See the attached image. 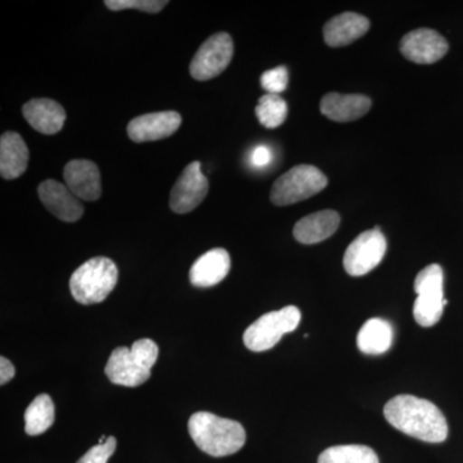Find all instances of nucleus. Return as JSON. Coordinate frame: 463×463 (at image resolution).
Returning a JSON list of instances; mask_svg holds the SVG:
<instances>
[{
  "mask_svg": "<svg viewBox=\"0 0 463 463\" xmlns=\"http://www.w3.org/2000/svg\"><path fill=\"white\" fill-rule=\"evenodd\" d=\"M383 414L392 428L426 443H443L448 437L446 417L426 399L398 395L386 403Z\"/></svg>",
  "mask_w": 463,
  "mask_h": 463,
  "instance_id": "obj_1",
  "label": "nucleus"
},
{
  "mask_svg": "<svg viewBox=\"0 0 463 463\" xmlns=\"http://www.w3.org/2000/svg\"><path fill=\"white\" fill-rule=\"evenodd\" d=\"M188 431L196 446L213 457L234 455L246 443L245 429L240 422L209 412L192 414Z\"/></svg>",
  "mask_w": 463,
  "mask_h": 463,
  "instance_id": "obj_2",
  "label": "nucleus"
},
{
  "mask_svg": "<svg viewBox=\"0 0 463 463\" xmlns=\"http://www.w3.org/2000/svg\"><path fill=\"white\" fill-rule=\"evenodd\" d=\"M118 279V267L111 259L97 257L85 261L70 279V291L83 306L102 303Z\"/></svg>",
  "mask_w": 463,
  "mask_h": 463,
  "instance_id": "obj_3",
  "label": "nucleus"
},
{
  "mask_svg": "<svg viewBox=\"0 0 463 463\" xmlns=\"http://www.w3.org/2000/svg\"><path fill=\"white\" fill-rule=\"evenodd\" d=\"M444 273L440 265L431 264L423 268L414 279L413 316L422 327H432L440 321L448 300L444 298Z\"/></svg>",
  "mask_w": 463,
  "mask_h": 463,
  "instance_id": "obj_4",
  "label": "nucleus"
},
{
  "mask_svg": "<svg viewBox=\"0 0 463 463\" xmlns=\"http://www.w3.org/2000/svg\"><path fill=\"white\" fill-rule=\"evenodd\" d=\"M328 179L313 165H298L279 176L270 191V201L277 206L300 203L327 187Z\"/></svg>",
  "mask_w": 463,
  "mask_h": 463,
  "instance_id": "obj_5",
  "label": "nucleus"
},
{
  "mask_svg": "<svg viewBox=\"0 0 463 463\" xmlns=\"http://www.w3.org/2000/svg\"><path fill=\"white\" fill-rule=\"evenodd\" d=\"M300 321V310L294 306L267 313L245 331L243 343L252 352H265L272 349L281 341L283 335L297 330Z\"/></svg>",
  "mask_w": 463,
  "mask_h": 463,
  "instance_id": "obj_6",
  "label": "nucleus"
},
{
  "mask_svg": "<svg viewBox=\"0 0 463 463\" xmlns=\"http://www.w3.org/2000/svg\"><path fill=\"white\" fill-rule=\"evenodd\" d=\"M388 249L385 236L379 225L371 231H365L346 249L344 255V268L353 277H361L370 273L383 261Z\"/></svg>",
  "mask_w": 463,
  "mask_h": 463,
  "instance_id": "obj_7",
  "label": "nucleus"
},
{
  "mask_svg": "<svg viewBox=\"0 0 463 463\" xmlns=\"http://www.w3.org/2000/svg\"><path fill=\"white\" fill-rule=\"evenodd\" d=\"M233 53V41L230 33H214L194 54L190 65L192 78L199 81L212 80L230 66Z\"/></svg>",
  "mask_w": 463,
  "mask_h": 463,
  "instance_id": "obj_8",
  "label": "nucleus"
},
{
  "mask_svg": "<svg viewBox=\"0 0 463 463\" xmlns=\"http://www.w3.org/2000/svg\"><path fill=\"white\" fill-rule=\"evenodd\" d=\"M207 192L209 181L201 172L199 161H194L185 166L170 192V209L175 214H188L205 200Z\"/></svg>",
  "mask_w": 463,
  "mask_h": 463,
  "instance_id": "obj_9",
  "label": "nucleus"
},
{
  "mask_svg": "<svg viewBox=\"0 0 463 463\" xmlns=\"http://www.w3.org/2000/svg\"><path fill=\"white\" fill-rule=\"evenodd\" d=\"M449 45L446 39L432 29L413 30L403 36L401 42L402 54L408 61L420 65H430L446 56Z\"/></svg>",
  "mask_w": 463,
  "mask_h": 463,
  "instance_id": "obj_10",
  "label": "nucleus"
},
{
  "mask_svg": "<svg viewBox=\"0 0 463 463\" xmlns=\"http://www.w3.org/2000/svg\"><path fill=\"white\" fill-rule=\"evenodd\" d=\"M182 116L176 111L152 112L137 116L128 124V136L136 143L169 138L181 128Z\"/></svg>",
  "mask_w": 463,
  "mask_h": 463,
  "instance_id": "obj_11",
  "label": "nucleus"
},
{
  "mask_svg": "<svg viewBox=\"0 0 463 463\" xmlns=\"http://www.w3.org/2000/svg\"><path fill=\"white\" fill-rule=\"evenodd\" d=\"M38 194L43 205L60 221L74 223L84 214V206L80 199H78L63 183L47 179L39 185Z\"/></svg>",
  "mask_w": 463,
  "mask_h": 463,
  "instance_id": "obj_12",
  "label": "nucleus"
},
{
  "mask_svg": "<svg viewBox=\"0 0 463 463\" xmlns=\"http://www.w3.org/2000/svg\"><path fill=\"white\" fill-rule=\"evenodd\" d=\"M63 178L70 191L78 199L97 201L102 194L99 166L90 160H71L63 170Z\"/></svg>",
  "mask_w": 463,
  "mask_h": 463,
  "instance_id": "obj_13",
  "label": "nucleus"
},
{
  "mask_svg": "<svg viewBox=\"0 0 463 463\" xmlns=\"http://www.w3.org/2000/svg\"><path fill=\"white\" fill-rule=\"evenodd\" d=\"M109 380L116 385L137 388L151 377V371L143 367L129 347H116L105 370Z\"/></svg>",
  "mask_w": 463,
  "mask_h": 463,
  "instance_id": "obj_14",
  "label": "nucleus"
},
{
  "mask_svg": "<svg viewBox=\"0 0 463 463\" xmlns=\"http://www.w3.org/2000/svg\"><path fill=\"white\" fill-rule=\"evenodd\" d=\"M24 118L36 132L53 136L61 132L66 121V111L60 103L50 99L29 100L23 108Z\"/></svg>",
  "mask_w": 463,
  "mask_h": 463,
  "instance_id": "obj_15",
  "label": "nucleus"
},
{
  "mask_svg": "<svg viewBox=\"0 0 463 463\" xmlns=\"http://www.w3.org/2000/svg\"><path fill=\"white\" fill-rule=\"evenodd\" d=\"M373 102L364 94L328 93L321 100V112L336 123L358 120L370 111Z\"/></svg>",
  "mask_w": 463,
  "mask_h": 463,
  "instance_id": "obj_16",
  "label": "nucleus"
},
{
  "mask_svg": "<svg viewBox=\"0 0 463 463\" xmlns=\"http://www.w3.org/2000/svg\"><path fill=\"white\" fill-rule=\"evenodd\" d=\"M231 270L227 250L213 249L197 259L190 270V281L196 288H212L223 281Z\"/></svg>",
  "mask_w": 463,
  "mask_h": 463,
  "instance_id": "obj_17",
  "label": "nucleus"
},
{
  "mask_svg": "<svg viewBox=\"0 0 463 463\" xmlns=\"http://www.w3.org/2000/svg\"><path fill=\"white\" fill-rule=\"evenodd\" d=\"M370 30V21L362 14L346 12L328 21L323 29L326 44L344 47L361 39Z\"/></svg>",
  "mask_w": 463,
  "mask_h": 463,
  "instance_id": "obj_18",
  "label": "nucleus"
},
{
  "mask_svg": "<svg viewBox=\"0 0 463 463\" xmlns=\"http://www.w3.org/2000/svg\"><path fill=\"white\" fill-rule=\"evenodd\" d=\"M340 225V215L334 210H322L300 219L294 227V237L304 245H315L330 239Z\"/></svg>",
  "mask_w": 463,
  "mask_h": 463,
  "instance_id": "obj_19",
  "label": "nucleus"
},
{
  "mask_svg": "<svg viewBox=\"0 0 463 463\" xmlns=\"http://www.w3.org/2000/svg\"><path fill=\"white\" fill-rule=\"evenodd\" d=\"M29 164V149L18 133L7 132L0 138V174L11 181L23 175Z\"/></svg>",
  "mask_w": 463,
  "mask_h": 463,
  "instance_id": "obj_20",
  "label": "nucleus"
},
{
  "mask_svg": "<svg viewBox=\"0 0 463 463\" xmlns=\"http://www.w3.org/2000/svg\"><path fill=\"white\" fill-rule=\"evenodd\" d=\"M394 339L392 325L385 319L373 318L362 326L356 345L364 354L381 355L388 352Z\"/></svg>",
  "mask_w": 463,
  "mask_h": 463,
  "instance_id": "obj_21",
  "label": "nucleus"
},
{
  "mask_svg": "<svg viewBox=\"0 0 463 463\" xmlns=\"http://www.w3.org/2000/svg\"><path fill=\"white\" fill-rule=\"evenodd\" d=\"M54 404L50 395L42 394L33 399L25 412L26 434L35 437L48 430L54 422Z\"/></svg>",
  "mask_w": 463,
  "mask_h": 463,
  "instance_id": "obj_22",
  "label": "nucleus"
},
{
  "mask_svg": "<svg viewBox=\"0 0 463 463\" xmlns=\"http://www.w3.org/2000/svg\"><path fill=\"white\" fill-rule=\"evenodd\" d=\"M318 463H380L379 457L373 448L350 444L336 446L323 450Z\"/></svg>",
  "mask_w": 463,
  "mask_h": 463,
  "instance_id": "obj_23",
  "label": "nucleus"
},
{
  "mask_svg": "<svg viewBox=\"0 0 463 463\" xmlns=\"http://www.w3.org/2000/svg\"><path fill=\"white\" fill-rule=\"evenodd\" d=\"M259 121L268 129L281 127L288 118V103L279 94H265L260 97L255 109Z\"/></svg>",
  "mask_w": 463,
  "mask_h": 463,
  "instance_id": "obj_24",
  "label": "nucleus"
},
{
  "mask_svg": "<svg viewBox=\"0 0 463 463\" xmlns=\"http://www.w3.org/2000/svg\"><path fill=\"white\" fill-rule=\"evenodd\" d=\"M169 2L166 0H106L105 5L111 11H124V9H137L147 14H158L163 11Z\"/></svg>",
  "mask_w": 463,
  "mask_h": 463,
  "instance_id": "obj_25",
  "label": "nucleus"
},
{
  "mask_svg": "<svg viewBox=\"0 0 463 463\" xmlns=\"http://www.w3.org/2000/svg\"><path fill=\"white\" fill-rule=\"evenodd\" d=\"M260 83L268 94H279V96L288 88V69L285 66H279L276 69L268 70L261 75Z\"/></svg>",
  "mask_w": 463,
  "mask_h": 463,
  "instance_id": "obj_26",
  "label": "nucleus"
},
{
  "mask_svg": "<svg viewBox=\"0 0 463 463\" xmlns=\"http://www.w3.org/2000/svg\"><path fill=\"white\" fill-rule=\"evenodd\" d=\"M130 350H132V354L136 356L137 361H138L143 367L147 368V370L151 371V368L156 364L158 346L155 341L149 339L136 341L133 346L130 347Z\"/></svg>",
  "mask_w": 463,
  "mask_h": 463,
  "instance_id": "obj_27",
  "label": "nucleus"
},
{
  "mask_svg": "<svg viewBox=\"0 0 463 463\" xmlns=\"http://www.w3.org/2000/svg\"><path fill=\"white\" fill-rule=\"evenodd\" d=\"M118 441L114 437L108 438L105 444L90 448L76 463H108L109 457L114 455Z\"/></svg>",
  "mask_w": 463,
  "mask_h": 463,
  "instance_id": "obj_28",
  "label": "nucleus"
},
{
  "mask_svg": "<svg viewBox=\"0 0 463 463\" xmlns=\"http://www.w3.org/2000/svg\"><path fill=\"white\" fill-rule=\"evenodd\" d=\"M272 157L273 155L269 148L265 147V146H259L252 151L251 164L257 167H264L272 161Z\"/></svg>",
  "mask_w": 463,
  "mask_h": 463,
  "instance_id": "obj_29",
  "label": "nucleus"
},
{
  "mask_svg": "<svg viewBox=\"0 0 463 463\" xmlns=\"http://www.w3.org/2000/svg\"><path fill=\"white\" fill-rule=\"evenodd\" d=\"M14 373H16L14 365L12 364L5 356H2V358H0V383L5 385L8 381L14 379Z\"/></svg>",
  "mask_w": 463,
  "mask_h": 463,
  "instance_id": "obj_30",
  "label": "nucleus"
}]
</instances>
